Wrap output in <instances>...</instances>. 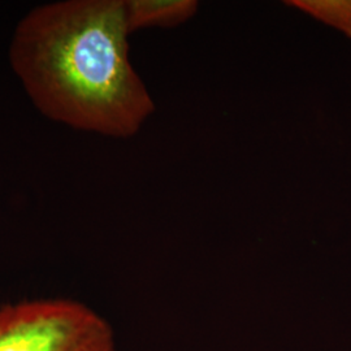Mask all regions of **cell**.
I'll return each instance as SVG.
<instances>
[{"instance_id": "3", "label": "cell", "mask_w": 351, "mask_h": 351, "mask_svg": "<svg viewBox=\"0 0 351 351\" xmlns=\"http://www.w3.org/2000/svg\"><path fill=\"white\" fill-rule=\"evenodd\" d=\"M199 8L197 0H125L129 33L152 27H176L188 23Z\"/></svg>"}, {"instance_id": "2", "label": "cell", "mask_w": 351, "mask_h": 351, "mask_svg": "<svg viewBox=\"0 0 351 351\" xmlns=\"http://www.w3.org/2000/svg\"><path fill=\"white\" fill-rule=\"evenodd\" d=\"M0 351H113L112 330L72 300L8 303L0 307Z\"/></svg>"}, {"instance_id": "1", "label": "cell", "mask_w": 351, "mask_h": 351, "mask_svg": "<svg viewBox=\"0 0 351 351\" xmlns=\"http://www.w3.org/2000/svg\"><path fill=\"white\" fill-rule=\"evenodd\" d=\"M125 0L37 5L14 27L8 59L27 98L49 120L129 138L155 103L129 56Z\"/></svg>"}, {"instance_id": "4", "label": "cell", "mask_w": 351, "mask_h": 351, "mask_svg": "<svg viewBox=\"0 0 351 351\" xmlns=\"http://www.w3.org/2000/svg\"><path fill=\"white\" fill-rule=\"evenodd\" d=\"M287 4L351 38V0H290Z\"/></svg>"}]
</instances>
